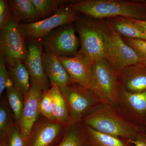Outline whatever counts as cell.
<instances>
[{"label": "cell", "mask_w": 146, "mask_h": 146, "mask_svg": "<svg viewBox=\"0 0 146 146\" xmlns=\"http://www.w3.org/2000/svg\"><path fill=\"white\" fill-rule=\"evenodd\" d=\"M80 13L98 19L124 17L146 21V2L123 0L73 1L67 5Z\"/></svg>", "instance_id": "6da1fadb"}, {"label": "cell", "mask_w": 146, "mask_h": 146, "mask_svg": "<svg viewBox=\"0 0 146 146\" xmlns=\"http://www.w3.org/2000/svg\"><path fill=\"white\" fill-rule=\"evenodd\" d=\"M81 122L95 130L111 136L132 140L143 128L131 123L115 107L100 103L82 119Z\"/></svg>", "instance_id": "7a4b0ae2"}, {"label": "cell", "mask_w": 146, "mask_h": 146, "mask_svg": "<svg viewBox=\"0 0 146 146\" xmlns=\"http://www.w3.org/2000/svg\"><path fill=\"white\" fill-rule=\"evenodd\" d=\"M119 88L117 73L106 59L104 58L95 61L92 64L88 89L101 102L115 107Z\"/></svg>", "instance_id": "3957f363"}, {"label": "cell", "mask_w": 146, "mask_h": 146, "mask_svg": "<svg viewBox=\"0 0 146 146\" xmlns=\"http://www.w3.org/2000/svg\"><path fill=\"white\" fill-rule=\"evenodd\" d=\"M105 22L84 15L74 23L80 39L79 50L93 63L104 58L102 31Z\"/></svg>", "instance_id": "277c9868"}, {"label": "cell", "mask_w": 146, "mask_h": 146, "mask_svg": "<svg viewBox=\"0 0 146 146\" xmlns=\"http://www.w3.org/2000/svg\"><path fill=\"white\" fill-rule=\"evenodd\" d=\"M102 36L104 58L116 73L129 65L142 63L137 53L124 42L107 20L103 29Z\"/></svg>", "instance_id": "5b68a950"}, {"label": "cell", "mask_w": 146, "mask_h": 146, "mask_svg": "<svg viewBox=\"0 0 146 146\" xmlns=\"http://www.w3.org/2000/svg\"><path fill=\"white\" fill-rule=\"evenodd\" d=\"M74 23L58 27L41 39L44 51L57 57H70L78 52L79 41Z\"/></svg>", "instance_id": "8992f818"}, {"label": "cell", "mask_w": 146, "mask_h": 146, "mask_svg": "<svg viewBox=\"0 0 146 146\" xmlns=\"http://www.w3.org/2000/svg\"><path fill=\"white\" fill-rule=\"evenodd\" d=\"M59 89L68 105L69 123L80 122L85 115L101 103L90 90L77 84H70Z\"/></svg>", "instance_id": "52a82bcc"}, {"label": "cell", "mask_w": 146, "mask_h": 146, "mask_svg": "<svg viewBox=\"0 0 146 146\" xmlns=\"http://www.w3.org/2000/svg\"><path fill=\"white\" fill-rule=\"evenodd\" d=\"M80 13L67 5H64L49 18L33 23L19 25L26 40L41 39L55 29L73 23L80 16Z\"/></svg>", "instance_id": "ba28073f"}, {"label": "cell", "mask_w": 146, "mask_h": 146, "mask_svg": "<svg viewBox=\"0 0 146 146\" xmlns=\"http://www.w3.org/2000/svg\"><path fill=\"white\" fill-rule=\"evenodd\" d=\"M26 41L19 23L12 15L8 25L0 31V53L4 56L7 65L18 60L25 64L28 52Z\"/></svg>", "instance_id": "9c48e42d"}, {"label": "cell", "mask_w": 146, "mask_h": 146, "mask_svg": "<svg viewBox=\"0 0 146 146\" xmlns=\"http://www.w3.org/2000/svg\"><path fill=\"white\" fill-rule=\"evenodd\" d=\"M115 108L129 122L144 128L146 127V91L128 92L119 87Z\"/></svg>", "instance_id": "30bf717a"}, {"label": "cell", "mask_w": 146, "mask_h": 146, "mask_svg": "<svg viewBox=\"0 0 146 146\" xmlns=\"http://www.w3.org/2000/svg\"><path fill=\"white\" fill-rule=\"evenodd\" d=\"M26 41L28 52L25 64L29 73L31 85L41 91H48L51 85L43 66L42 55L44 48L41 39Z\"/></svg>", "instance_id": "8fae6325"}, {"label": "cell", "mask_w": 146, "mask_h": 146, "mask_svg": "<svg viewBox=\"0 0 146 146\" xmlns=\"http://www.w3.org/2000/svg\"><path fill=\"white\" fill-rule=\"evenodd\" d=\"M68 123L52 121L39 116L32 129L27 146H50L63 137Z\"/></svg>", "instance_id": "7c38bea8"}, {"label": "cell", "mask_w": 146, "mask_h": 146, "mask_svg": "<svg viewBox=\"0 0 146 146\" xmlns=\"http://www.w3.org/2000/svg\"><path fill=\"white\" fill-rule=\"evenodd\" d=\"M43 92L31 85L29 91L24 95L23 109L18 125L27 141L32 129L40 115L39 106Z\"/></svg>", "instance_id": "4fadbf2b"}, {"label": "cell", "mask_w": 146, "mask_h": 146, "mask_svg": "<svg viewBox=\"0 0 146 146\" xmlns=\"http://www.w3.org/2000/svg\"><path fill=\"white\" fill-rule=\"evenodd\" d=\"M57 58L70 77L72 83L88 89L93 63L91 60L80 50L72 57Z\"/></svg>", "instance_id": "5bb4252c"}, {"label": "cell", "mask_w": 146, "mask_h": 146, "mask_svg": "<svg viewBox=\"0 0 146 146\" xmlns=\"http://www.w3.org/2000/svg\"><path fill=\"white\" fill-rule=\"evenodd\" d=\"M119 86L131 93L146 91V66L141 63L129 65L117 73Z\"/></svg>", "instance_id": "9a60e30c"}, {"label": "cell", "mask_w": 146, "mask_h": 146, "mask_svg": "<svg viewBox=\"0 0 146 146\" xmlns=\"http://www.w3.org/2000/svg\"><path fill=\"white\" fill-rule=\"evenodd\" d=\"M42 58L45 72L51 85L60 88L72 83L70 77L56 56L44 51Z\"/></svg>", "instance_id": "2e32d148"}, {"label": "cell", "mask_w": 146, "mask_h": 146, "mask_svg": "<svg viewBox=\"0 0 146 146\" xmlns=\"http://www.w3.org/2000/svg\"><path fill=\"white\" fill-rule=\"evenodd\" d=\"M11 13L19 24H28L41 21L32 0H8Z\"/></svg>", "instance_id": "e0dca14e"}, {"label": "cell", "mask_w": 146, "mask_h": 146, "mask_svg": "<svg viewBox=\"0 0 146 146\" xmlns=\"http://www.w3.org/2000/svg\"><path fill=\"white\" fill-rule=\"evenodd\" d=\"M107 21L122 37L146 41V34L133 19L124 17L108 18Z\"/></svg>", "instance_id": "ac0fdd59"}, {"label": "cell", "mask_w": 146, "mask_h": 146, "mask_svg": "<svg viewBox=\"0 0 146 146\" xmlns=\"http://www.w3.org/2000/svg\"><path fill=\"white\" fill-rule=\"evenodd\" d=\"M82 125L87 146H133L127 139L101 133Z\"/></svg>", "instance_id": "d6986e66"}, {"label": "cell", "mask_w": 146, "mask_h": 146, "mask_svg": "<svg viewBox=\"0 0 146 146\" xmlns=\"http://www.w3.org/2000/svg\"><path fill=\"white\" fill-rule=\"evenodd\" d=\"M7 67L13 86L24 96L31 85L30 76L26 65L22 60H18Z\"/></svg>", "instance_id": "ffe728a7"}, {"label": "cell", "mask_w": 146, "mask_h": 146, "mask_svg": "<svg viewBox=\"0 0 146 146\" xmlns=\"http://www.w3.org/2000/svg\"><path fill=\"white\" fill-rule=\"evenodd\" d=\"M52 106L53 114L57 122L68 123L70 115L67 102L57 86L52 85L48 90Z\"/></svg>", "instance_id": "44dd1931"}, {"label": "cell", "mask_w": 146, "mask_h": 146, "mask_svg": "<svg viewBox=\"0 0 146 146\" xmlns=\"http://www.w3.org/2000/svg\"><path fill=\"white\" fill-rule=\"evenodd\" d=\"M58 146H87L81 122L68 123Z\"/></svg>", "instance_id": "7402d4cb"}, {"label": "cell", "mask_w": 146, "mask_h": 146, "mask_svg": "<svg viewBox=\"0 0 146 146\" xmlns=\"http://www.w3.org/2000/svg\"><path fill=\"white\" fill-rule=\"evenodd\" d=\"M72 1L70 0H32L42 20L52 16L58 8L71 3Z\"/></svg>", "instance_id": "603a6c76"}, {"label": "cell", "mask_w": 146, "mask_h": 146, "mask_svg": "<svg viewBox=\"0 0 146 146\" xmlns=\"http://www.w3.org/2000/svg\"><path fill=\"white\" fill-rule=\"evenodd\" d=\"M16 123L12 110L4 98L1 100L0 103V141L4 140L11 129Z\"/></svg>", "instance_id": "cb8c5ba5"}, {"label": "cell", "mask_w": 146, "mask_h": 146, "mask_svg": "<svg viewBox=\"0 0 146 146\" xmlns=\"http://www.w3.org/2000/svg\"><path fill=\"white\" fill-rule=\"evenodd\" d=\"M6 91L7 101L13 112L15 123L18 125L23 109L24 96L13 85L8 86Z\"/></svg>", "instance_id": "d4e9b609"}, {"label": "cell", "mask_w": 146, "mask_h": 146, "mask_svg": "<svg viewBox=\"0 0 146 146\" xmlns=\"http://www.w3.org/2000/svg\"><path fill=\"white\" fill-rule=\"evenodd\" d=\"M1 145L3 146H27V141L22 135L19 126L15 123L4 140L1 142Z\"/></svg>", "instance_id": "484cf974"}, {"label": "cell", "mask_w": 146, "mask_h": 146, "mask_svg": "<svg viewBox=\"0 0 146 146\" xmlns=\"http://www.w3.org/2000/svg\"><path fill=\"white\" fill-rule=\"evenodd\" d=\"M48 90L43 92L39 102V112L41 116L47 119L52 121H56L53 114L51 99Z\"/></svg>", "instance_id": "4316f807"}, {"label": "cell", "mask_w": 146, "mask_h": 146, "mask_svg": "<svg viewBox=\"0 0 146 146\" xmlns=\"http://www.w3.org/2000/svg\"><path fill=\"white\" fill-rule=\"evenodd\" d=\"M122 38L124 42L137 53L141 58L142 63L146 66V41L123 37Z\"/></svg>", "instance_id": "83f0119b"}, {"label": "cell", "mask_w": 146, "mask_h": 146, "mask_svg": "<svg viewBox=\"0 0 146 146\" xmlns=\"http://www.w3.org/2000/svg\"><path fill=\"white\" fill-rule=\"evenodd\" d=\"M4 56L0 53V96L1 97L5 89L8 86L13 85L11 80L8 70L6 67Z\"/></svg>", "instance_id": "f1b7e54d"}, {"label": "cell", "mask_w": 146, "mask_h": 146, "mask_svg": "<svg viewBox=\"0 0 146 146\" xmlns=\"http://www.w3.org/2000/svg\"><path fill=\"white\" fill-rule=\"evenodd\" d=\"M12 17V14L7 1H0V29L6 26Z\"/></svg>", "instance_id": "f546056e"}, {"label": "cell", "mask_w": 146, "mask_h": 146, "mask_svg": "<svg viewBox=\"0 0 146 146\" xmlns=\"http://www.w3.org/2000/svg\"><path fill=\"white\" fill-rule=\"evenodd\" d=\"M128 141L133 146H146V132L140 131L134 139Z\"/></svg>", "instance_id": "4dcf8cb0"}, {"label": "cell", "mask_w": 146, "mask_h": 146, "mask_svg": "<svg viewBox=\"0 0 146 146\" xmlns=\"http://www.w3.org/2000/svg\"><path fill=\"white\" fill-rule=\"evenodd\" d=\"M134 21L142 28L146 34V21H138L133 19Z\"/></svg>", "instance_id": "1f68e13d"}, {"label": "cell", "mask_w": 146, "mask_h": 146, "mask_svg": "<svg viewBox=\"0 0 146 146\" xmlns=\"http://www.w3.org/2000/svg\"><path fill=\"white\" fill-rule=\"evenodd\" d=\"M1 146H3L1 145Z\"/></svg>", "instance_id": "d6a6232c"}, {"label": "cell", "mask_w": 146, "mask_h": 146, "mask_svg": "<svg viewBox=\"0 0 146 146\" xmlns=\"http://www.w3.org/2000/svg\"></svg>", "instance_id": "836d02e7"}]
</instances>
